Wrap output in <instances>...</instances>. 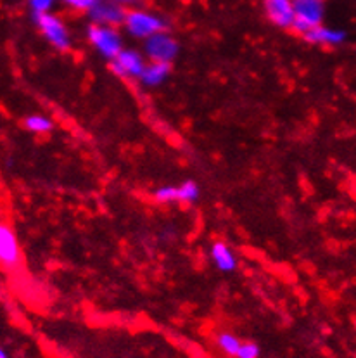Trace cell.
I'll return each instance as SVG.
<instances>
[{"label":"cell","instance_id":"1","mask_svg":"<svg viewBox=\"0 0 356 358\" xmlns=\"http://www.w3.org/2000/svg\"><path fill=\"white\" fill-rule=\"evenodd\" d=\"M323 16L325 0H294L292 30L304 35L313 28L322 27Z\"/></svg>","mask_w":356,"mask_h":358},{"label":"cell","instance_id":"2","mask_svg":"<svg viewBox=\"0 0 356 358\" xmlns=\"http://www.w3.org/2000/svg\"><path fill=\"white\" fill-rule=\"evenodd\" d=\"M125 28L128 30L130 35L147 40L152 35H156V33L168 30V24H166L163 17L156 16V14L147 13V10L133 9L126 13Z\"/></svg>","mask_w":356,"mask_h":358},{"label":"cell","instance_id":"3","mask_svg":"<svg viewBox=\"0 0 356 358\" xmlns=\"http://www.w3.org/2000/svg\"><path fill=\"white\" fill-rule=\"evenodd\" d=\"M89 40L97 52L106 59H114L123 50V40L114 27H106V24L94 23L89 27Z\"/></svg>","mask_w":356,"mask_h":358},{"label":"cell","instance_id":"4","mask_svg":"<svg viewBox=\"0 0 356 358\" xmlns=\"http://www.w3.org/2000/svg\"><path fill=\"white\" fill-rule=\"evenodd\" d=\"M36 27L40 28V31L43 33L47 40L52 43L56 49L66 50L70 47V33H68V28L64 27L63 21L52 13L40 14V16H35Z\"/></svg>","mask_w":356,"mask_h":358},{"label":"cell","instance_id":"5","mask_svg":"<svg viewBox=\"0 0 356 358\" xmlns=\"http://www.w3.org/2000/svg\"><path fill=\"white\" fill-rule=\"evenodd\" d=\"M145 54L149 59L156 61V63L172 64L178 54V43L166 31L156 33L151 38L145 40Z\"/></svg>","mask_w":356,"mask_h":358},{"label":"cell","instance_id":"6","mask_svg":"<svg viewBox=\"0 0 356 358\" xmlns=\"http://www.w3.org/2000/svg\"><path fill=\"white\" fill-rule=\"evenodd\" d=\"M0 260L7 270H17L23 262L16 234L7 224L0 225Z\"/></svg>","mask_w":356,"mask_h":358},{"label":"cell","instance_id":"7","mask_svg":"<svg viewBox=\"0 0 356 358\" xmlns=\"http://www.w3.org/2000/svg\"><path fill=\"white\" fill-rule=\"evenodd\" d=\"M144 57L135 50L123 49L114 59L111 61V71L121 78H140L145 69Z\"/></svg>","mask_w":356,"mask_h":358},{"label":"cell","instance_id":"8","mask_svg":"<svg viewBox=\"0 0 356 358\" xmlns=\"http://www.w3.org/2000/svg\"><path fill=\"white\" fill-rule=\"evenodd\" d=\"M94 23L106 24V27H118L125 24L126 10L114 0H97L92 9L89 10Z\"/></svg>","mask_w":356,"mask_h":358},{"label":"cell","instance_id":"9","mask_svg":"<svg viewBox=\"0 0 356 358\" xmlns=\"http://www.w3.org/2000/svg\"><path fill=\"white\" fill-rule=\"evenodd\" d=\"M265 10L275 27L292 28L294 0H265Z\"/></svg>","mask_w":356,"mask_h":358},{"label":"cell","instance_id":"10","mask_svg":"<svg viewBox=\"0 0 356 358\" xmlns=\"http://www.w3.org/2000/svg\"><path fill=\"white\" fill-rule=\"evenodd\" d=\"M304 40L310 43H317V45H339L346 40V33L343 30H336V28L317 27L308 33H304Z\"/></svg>","mask_w":356,"mask_h":358},{"label":"cell","instance_id":"11","mask_svg":"<svg viewBox=\"0 0 356 358\" xmlns=\"http://www.w3.org/2000/svg\"><path fill=\"white\" fill-rule=\"evenodd\" d=\"M170 71H172V64L170 63H156V61H151V64L145 66L142 76H140V82L147 87L161 85L170 76Z\"/></svg>","mask_w":356,"mask_h":358},{"label":"cell","instance_id":"12","mask_svg":"<svg viewBox=\"0 0 356 358\" xmlns=\"http://www.w3.org/2000/svg\"><path fill=\"white\" fill-rule=\"evenodd\" d=\"M212 260L221 272H232L237 266V258L234 251L225 243H214L212 246Z\"/></svg>","mask_w":356,"mask_h":358},{"label":"cell","instance_id":"13","mask_svg":"<svg viewBox=\"0 0 356 358\" xmlns=\"http://www.w3.org/2000/svg\"><path fill=\"white\" fill-rule=\"evenodd\" d=\"M24 129L31 134H47L52 130V122L42 115H34L24 118Z\"/></svg>","mask_w":356,"mask_h":358},{"label":"cell","instance_id":"14","mask_svg":"<svg viewBox=\"0 0 356 358\" xmlns=\"http://www.w3.org/2000/svg\"><path fill=\"white\" fill-rule=\"evenodd\" d=\"M241 345H242V343L239 341V339L235 338L234 334H230V332H223V334L218 336V346H220V348L223 350L227 355L237 357Z\"/></svg>","mask_w":356,"mask_h":358},{"label":"cell","instance_id":"15","mask_svg":"<svg viewBox=\"0 0 356 358\" xmlns=\"http://www.w3.org/2000/svg\"><path fill=\"white\" fill-rule=\"evenodd\" d=\"M199 197V187L195 182L187 180L178 187V201L181 203H194Z\"/></svg>","mask_w":356,"mask_h":358},{"label":"cell","instance_id":"16","mask_svg":"<svg viewBox=\"0 0 356 358\" xmlns=\"http://www.w3.org/2000/svg\"><path fill=\"white\" fill-rule=\"evenodd\" d=\"M154 197L159 203H175V201H178V187L165 185V187L158 189V191L154 192Z\"/></svg>","mask_w":356,"mask_h":358},{"label":"cell","instance_id":"17","mask_svg":"<svg viewBox=\"0 0 356 358\" xmlns=\"http://www.w3.org/2000/svg\"><path fill=\"white\" fill-rule=\"evenodd\" d=\"M30 9L35 16H40V14H47L52 10L54 0H30Z\"/></svg>","mask_w":356,"mask_h":358},{"label":"cell","instance_id":"18","mask_svg":"<svg viewBox=\"0 0 356 358\" xmlns=\"http://www.w3.org/2000/svg\"><path fill=\"white\" fill-rule=\"evenodd\" d=\"M260 357V348L254 343H242L239 348L237 358H258Z\"/></svg>","mask_w":356,"mask_h":358},{"label":"cell","instance_id":"19","mask_svg":"<svg viewBox=\"0 0 356 358\" xmlns=\"http://www.w3.org/2000/svg\"><path fill=\"white\" fill-rule=\"evenodd\" d=\"M63 2H66L68 6L76 10H90L97 0H63Z\"/></svg>","mask_w":356,"mask_h":358},{"label":"cell","instance_id":"20","mask_svg":"<svg viewBox=\"0 0 356 358\" xmlns=\"http://www.w3.org/2000/svg\"><path fill=\"white\" fill-rule=\"evenodd\" d=\"M114 2H118L119 6H132V3H137L139 0H114Z\"/></svg>","mask_w":356,"mask_h":358},{"label":"cell","instance_id":"21","mask_svg":"<svg viewBox=\"0 0 356 358\" xmlns=\"http://www.w3.org/2000/svg\"><path fill=\"white\" fill-rule=\"evenodd\" d=\"M0 358H7V353H6V350H0Z\"/></svg>","mask_w":356,"mask_h":358},{"label":"cell","instance_id":"22","mask_svg":"<svg viewBox=\"0 0 356 358\" xmlns=\"http://www.w3.org/2000/svg\"><path fill=\"white\" fill-rule=\"evenodd\" d=\"M355 327H356V324H355Z\"/></svg>","mask_w":356,"mask_h":358}]
</instances>
